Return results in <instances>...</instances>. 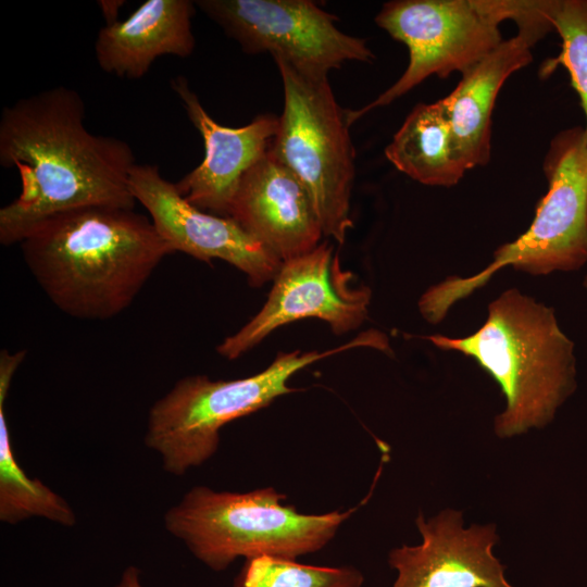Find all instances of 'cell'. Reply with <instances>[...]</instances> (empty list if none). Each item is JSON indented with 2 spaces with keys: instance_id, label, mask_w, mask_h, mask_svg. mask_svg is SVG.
<instances>
[{
  "instance_id": "cell-1",
  "label": "cell",
  "mask_w": 587,
  "mask_h": 587,
  "mask_svg": "<svg viewBox=\"0 0 587 587\" xmlns=\"http://www.w3.org/2000/svg\"><path fill=\"white\" fill-rule=\"evenodd\" d=\"M85 102L71 88L47 89L3 108L0 164L15 167L21 193L0 210V242L20 243L37 225L86 207L134 209L129 145L85 126Z\"/></svg>"
},
{
  "instance_id": "cell-2",
  "label": "cell",
  "mask_w": 587,
  "mask_h": 587,
  "mask_svg": "<svg viewBox=\"0 0 587 587\" xmlns=\"http://www.w3.org/2000/svg\"><path fill=\"white\" fill-rule=\"evenodd\" d=\"M20 246L51 302L72 317L90 321L126 310L164 257L173 253L149 217L103 205L51 216Z\"/></svg>"
},
{
  "instance_id": "cell-3",
  "label": "cell",
  "mask_w": 587,
  "mask_h": 587,
  "mask_svg": "<svg viewBox=\"0 0 587 587\" xmlns=\"http://www.w3.org/2000/svg\"><path fill=\"white\" fill-rule=\"evenodd\" d=\"M426 339L472 358L499 384L505 409L495 417L494 432L500 438L545 427L575 391L574 342L560 328L553 308L516 288L488 304L475 333Z\"/></svg>"
},
{
  "instance_id": "cell-4",
  "label": "cell",
  "mask_w": 587,
  "mask_h": 587,
  "mask_svg": "<svg viewBox=\"0 0 587 587\" xmlns=\"http://www.w3.org/2000/svg\"><path fill=\"white\" fill-rule=\"evenodd\" d=\"M285 499L273 487L230 492L195 486L166 511L164 524L195 558L220 572L238 558L296 559L319 551L357 509L305 514Z\"/></svg>"
},
{
  "instance_id": "cell-5",
  "label": "cell",
  "mask_w": 587,
  "mask_h": 587,
  "mask_svg": "<svg viewBox=\"0 0 587 587\" xmlns=\"http://www.w3.org/2000/svg\"><path fill=\"white\" fill-rule=\"evenodd\" d=\"M544 172L548 190L529 228L497 248L494 261L479 273L451 275L428 287L417 302L426 322H441L452 305L503 267L539 276L577 271L587 263V138L583 126L566 128L552 138Z\"/></svg>"
},
{
  "instance_id": "cell-6",
  "label": "cell",
  "mask_w": 587,
  "mask_h": 587,
  "mask_svg": "<svg viewBox=\"0 0 587 587\" xmlns=\"http://www.w3.org/2000/svg\"><path fill=\"white\" fill-rule=\"evenodd\" d=\"M357 347L385 352L388 341L384 334L367 330L326 351L278 352L265 370L249 377L232 380H213L205 375L184 377L151 407L145 444L160 455L164 471L182 476L216 452L220 430L227 423L295 391L288 380L300 370Z\"/></svg>"
},
{
  "instance_id": "cell-7",
  "label": "cell",
  "mask_w": 587,
  "mask_h": 587,
  "mask_svg": "<svg viewBox=\"0 0 587 587\" xmlns=\"http://www.w3.org/2000/svg\"><path fill=\"white\" fill-rule=\"evenodd\" d=\"M274 61L283 82L284 110L268 150L305 187L323 235L342 245L353 226L354 148L348 109L337 102L327 73Z\"/></svg>"
},
{
  "instance_id": "cell-8",
  "label": "cell",
  "mask_w": 587,
  "mask_h": 587,
  "mask_svg": "<svg viewBox=\"0 0 587 587\" xmlns=\"http://www.w3.org/2000/svg\"><path fill=\"white\" fill-rule=\"evenodd\" d=\"M375 23L409 49V64L387 90L358 110H348L352 125L365 113L391 103L432 75L448 77L472 68L502 41L499 26L475 0H395L384 3Z\"/></svg>"
},
{
  "instance_id": "cell-9",
  "label": "cell",
  "mask_w": 587,
  "mask_h": 587,
  "mask_svg": "<svg viewBox=\"0 0 587 587\" xmlns=\"http://www.w3.org/2000/svg\"><path fill=\"white\" fill-rule=\"evenodd\" d=\"M195 4L246 53L268 52L299 68L327 74L348 61L375 59L364 39L339 30L337 17L310 0H198Z\"/></svg>"
},
{
  "instance_id": "cell-10",
  "label": "cell",
  "mask_w": 587,
  "mask_h": 587,
  "mask_svg": "<svg viewBox=\"0 0 587 587\" xmlns=\"http://www.w3.org/2000/svg\"><path fill=\"white\" fill-rule=\"evenodd\" d=\"M372 290L341 267L338 252L322 242L302 255L284 261L261 310L217 347L220 355L235 360L254 348L275 329L304 319L328 324L344 335L369 317Z\"/></svg>"
},
{
  "instance_id": "cell-11",
  "label": "cell",
  "mask_w": 587,
  "mask_h": 587,
  "mask_svg": "<svg viewBox=\"0 0 587 587\" xmlns=\"http://www.w3.org/2000/svg\"><path fill=\"white\" fill-rule=\"evenodd\" d=\"M128 184L136 202L148 211L158 234L173 253L184 252L203 262L223 260L241 271L252 287L275 278L280 260L233 218L190 204L157 165L135 164Z\"/></svg>"
},
{
  "instance_id": "cell-12",
  "label": "cell",
  "mask_w": 587,
  "mask_h": 587,
  "mask_svg": "<svg viewBox=\"0 0 587 587\" xmlns=\"http://www.w3.org/2000/svg\"><path fill=\"white\" fill-rule=\"evenodd\" d=\"M415 524L422 542L389 552L397 572L392 587H514L492 553L499 540L495 524L465 528L463 513L453 509L428 520L419 513Z\"/></svg>"
},
{
  "instance_id": "cell-13",
  "label": "cell",
  "mask_w": 587,
  "mask_h": 587,
  "mask_svg": "<svg viewBox=\"0 0 587 587\" xmlns=\"http://www.w3.org/2000/svg\"><path fill=\"white\" fill-rule=\"evenodd\" d=\"M171 87L204 145L202 162L176 183V187L196 208L228 217L241 179L268 151L279 116L261 114L245 126L228 127L208 114L186 77H174Z\"/></svg>"
},
{
  "instance_id": "cell-14",
  "label": "cell",
  "mask_w": 587,
  "mask_h": 587,
  "mask_svg": "<svg viewBox=\"0 0 587 587\" xmlns=\"http://www.w3.org/2000/svg\"><path fill=\"white\" fill-rule=\"evenodd\" d=\"M228 217L282 262L315 249L324 236L305 187L270 150L241 179Z\"/></svg>"
},
{
  "instance_id": "cell-15",
  "label": "cell",
  "mask_w": 587,
  "mask_h": 587,
  "mask_svg": "<svg viewBox=\"0 0 587 587\" xmlns=\"http://www.w3.org/2000/svg\"><path fill=\"white\" fill-rule=\"evenodd\" d=\"M195 5L189 0H147L126 20L105 24L95 43L99 67L137 79L162 55L189 57L195 49Z\"/></svg>"
},
{
  "instance_id": "cell-16",
  "label": "cell",
  "mask_w": 587,
  "mask_h": 587,
  "mask_svg": "<svg viewBox=\"0 0 587 587\" xmlns=\"http://www.w3.org/2000/svg\"><path fill=\"white\" fill-rule=\"evenodd\" d=\"M533 60L532 47L520 36L503 39L488 55L462 74L444 103L453 142L467 170L490 160L491 113L504 82Z\"/></svg>"
},
{
  "instance_id": "cell-17",
  "label": "cell",
  "mask_w": 587,
  "mask_h": 587,
  "mask_svg": "<svg viewBox=\"0 0 587 587\" xmlns=\"http://www.w3.org/2000/svg\"><path fill=\"white\" fill-rule=\"evenodd\" d=\"M385 155L398 171L426 186L452 187L469 171L457 152L442 99L415 105Z\"/></svg>"
},
{
  "instance_id": "cell-18",
  "label": "cell",
  "mask_w": 587,
  "mask_h": 587,
  "mask_svg": "<svg viewBox=\"0 0 587 587\" xmlns=\"http://www.w3.org/2000/svg\"><path fill=\"white\" fill-rule=\"evenodd\" d=\"M18 362L0 361V520L16 524L29 517H43L63 526H73L76 515L70 504L18 465L10 440L5 415V398Z\"/></svg>"
},
{
  "instance_id": "cell-19",
  "label": "cell",
  "mask_w": 587,
  "mask_h": 587,
  "mask_svg": "<svg viewBox=\"0 0 587 587\" xmlns=\"http://www.w3.org/2000/svg\"><path fill=\"white\" fill-rule=\"evenodd\" d=\"M363 574L353 566H317L280 557L246 560L233 587H362Z\"/></svg>"
},
{
  "instance_id": "cell-20",
  "label": "cell",
  "mask_w": 587,
  "mask_h": 587,
  "mask_svg": "<svg viewBox=\"0 0 587 587\" xmlns=\"http://www.w3.org/2000/svg\"><path fill=\"white\" fill-rule=\"evenodd\" d=\"M549 17L561 51L541 65L540 75L547 77L558 66L567 71L586 116L587 138V0H550Z\"/></svg>"
},
{
  "instance_id": "cell-21",
  "label": "cell",
  "mask_w": 587,
  "mask_h": 587,
  "mask_svg": "<svg viewBox=\"0 0 587 587\" xmlns=\"http://www.w3.org/2000/svg\"><path fill=\"white\" fill-rule=\"evenodd\" d=\"M479 10L496 25L512 20L517 36L532 48L554 30L549 17L550 0H475Z\"/></svg>"
},
{
  "instance_id": "cell-22",
  "label": "cell",
  "mask_w": 587,
  "mask_h": 587,
  "mask_svg": "<svg viewBox=\"0 0 587 587\" xmlns=\"http://www.w3.org/2000/svg\"><path fill=\"white\" fill-rule=\"evenodd\" d=\"M115 587H143L139 570L135 566H128Z\"/></svg>"
},
{
  "instance_id": "cell-23",
  "label": "cell",
  "mask_w": 587,
  "mask_h": 587,
  "mask_svg": "<svg viewBox=\"0 0 587 587\" xmlns=\"http://www.w3.org/2000/svg\"><path fill=\"white\" fill-rule=\"evenodd\" d=\"M99 7L101 8L102 14L107 21V24H111L117 21V13L120 8L123 5L124 1L113 0V1H99Z\"/></svg>"
},
{
  "instance_id": "cell-24",
  "label": "cell",
  "mask_w": 587,
  "mask_h": 587,
  "mask_svg": "<svg viewBox=\"0 0 587 587\" xmlns=\"http://www.w3.org/2000/svg\"><path fill=\"white\" fill-rule=\"evenodd\" d=\"M584 285L587 288V276H586L585 280H584Z\"/></svg>"
}]
</instances>
